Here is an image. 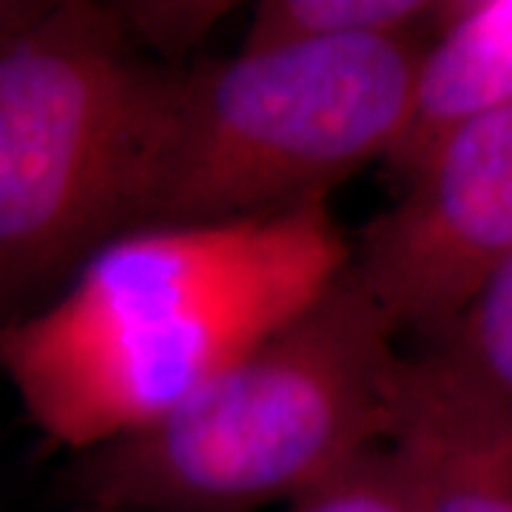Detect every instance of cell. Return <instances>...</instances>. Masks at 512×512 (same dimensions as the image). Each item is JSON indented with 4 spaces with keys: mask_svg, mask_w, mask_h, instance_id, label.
I'll return each mask as SVG.
<instances>
[{
    "mask_svg": "<svg viewBox=\"0 0 512 512\" xmlns=\"http://www.w3.org/2000/svg\"><path fill=\"white\" fill-rule=\"evenodd\" d=\"M350 251L328 202L134 228L0 330V373L49 439L89 453L163 419L285 328Z\"/></svg>",
    "mask_w": 512,
    "mask_h": 512,
    "instance_id": "cell-1",
    "label": "cell"
},
{
    "mask_svg": "<svg viewBox=\"0 0 512 512\" xmlns=\"http://www.w3.org/2000/svg\"><path fill=\"white\" fill-rule=\"evenodd\" d=\"M396 328L353 268L188 402L80 453L97 512H242L288 504L387 441Z\"/></svg>",
    "mask_w": 512,
    "mask_h": 512,
    "instance_id": "cell-2",
    "label": "cell"
},
{
    "mask_svg": "<svg viewBox=\"0 0 512 512\" xmlns=\"http://www.w3.org/2000/svg\"><path fill=\"white\" fill-rule=\"evenodd\" d=\"M174 80L109 3L46 0L0 43V330L143 228Z\"/></svg>",
    "mask_w": 512,
    "mask_h": 512,
    "instance_id": "cell-3",
    "label": "cell"
},
{
    "mask_svg": "<svg viewBox=\"0 0 512 512\" xmlns=\"http://www.w3.org/2000/svg\"><path fill=\"white\" fill-rule=\"evenodd\" d=\"M430 35L254 49L174 80L143 225L234 222L328 202L402 143Z\"/></svg>",
    "mask_w": 512,
    "mask_h": 512,
    "instance_id": "cell-4",
    "label": "cell"
},
{
    "mask_svg": "<svg viewBox=\"0 0 512 512\" xmlns=\"http://www.w3.org/2000/svg\"><path fill=\"white\" fill-rule=\"evenodd\" d=\"M402 183L350 268L396 333L430 339L512 256V109L447 131Z\"/></svg>",
    "mask_w": 512,
    "mask_h": 512,
    "instance_id": "cell-5",
    "label": "cell"
},
{
    "mask_svg": "<svg viewBox=\"0 0 512 512\" xmlns=\"http://www.w3.org/2000/svg\"><path fill=\"white\" fill-rule=\"evenodd\" d=\"M387 447L419 512H512V410L427 353L399 362Z\"/></svg>",
    "mask_w": 512,
    "mask_h": 512,
    "instance_id": "cell-6",
    "label": "cell"
},
{
    "mask_svg": "<svg viewBox=\"0 0 512 512\" xmlns=\"http://www.w3.org/2000/svg\"><path fill=\"white\" fill-rule=\"evenodd\" d=\"M501 109H512V0L444 3L421 55L410 126L387 165L402 180L447 131Z\"/></svg>",
    "mask_w": 512,
    "mask_h": 512,
    "instance_id": "cell-7",
    "label": "cell"
},
{
    "mask_svg": "<svg viewBox=\"0 0 512 512\" xmlns=\"http://www.w3.org/2000/svg\"><path fill=\"white\" fill-rule=\"evenodd\" d=\"M436 0H262L251 9L242 52L353 37L430 35Z\"/></svg>",
    "mask_w": 512,
    "mask_h": 512,
    "instance_id": "cell-8",
    "label": "cell"
},
{
    "mask_svg": "<svg viewBox=\"0 0 512 512\" xmlns=\"http://www.w3.org/2000/svg\"><path fill=\"white\" fill-rule=\"evenodd\" d=\"M421 353L470 390L512 410V256L427 339Z\"/></svg>",
    "mask_w": 512,
    "mask_h": 512,
    "instance_id": "cell-9",
    "label": "cell"
},
{
    "mask_svg": "<svg viewBox=\"0 0 512 512\" xmlns=\"http://www.w3.org/2000/svg\"><path fill=\"white\" fill-rule=\"evenodd\" d=\"M282 512H419V507L399 461L384 441L302 490L282 504Z\"/></svg>",
    "mask_w": 512,
    "mask_h": 512,
    "instance_id": "cell-10",
    "label": "cell"
},
{
    "mask_svg": "<svg viewBox=\"0 0 512 512\" xmlns=\"http://www.w3.org/2000/svg\"><path fill=\"white\" fill-rule=\"evenodd\" d=\"M111 15L128 43L163 57H180L211 35L234 3L225 0H123L109 3Z\"/></svg>",
    "mask_w": 512,
    "mask_h": 512,
    "instance_id": "cell-11",
    "label": "cell"
},
{
    "mask_svg": "<svg viewBox=\"0 0 512 512\" xmlns=\"http://www.w3.org/2000/svg\"><path fill=\"white\" fill-rule=\"evenodd\" d=\"M46 0H0V43L43 12Z\"/></svg>",
    "mask_w": 512,
    "mask_h": 512,
    "instance_id": "cell-12",
    "label": "cell"
}]
</instances>
